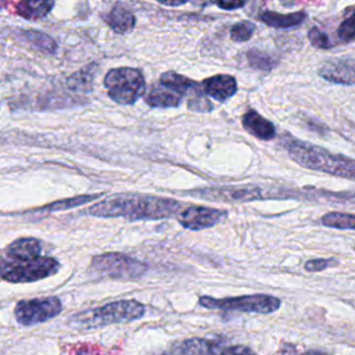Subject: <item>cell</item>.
<instances>
[{
	"instance_id": "cell-26",
	"label": "cell",
	"mask_w": 355,
	"mask_h": 355,
	"mask_svg": "<svg viewBox=\"0 0 355 355\" xmlns=\"http://www.w3.org/2000/svg\"><path fill=\"white\" fill-rule=\"evenodd\" d=\"M254 31H255V25L252 22L240 21L230 28V39L233 42H239V43L247 42L251 39Z\"/></svg>"
},
{
	"instance_id": "cell-4",
	"label": "cell",
	"mask_w": 355,
	"mask_h": 355,
	"mask_svg": "<svg viewBox=\"0 0 355 355\" xmlns=\"http://www.w3.org/2000/svg\"><path fill=\"white\" fill-rule=\"evenodd\" d=\"M104 86L111 100L128 105L135 104L144 94L146 80L140 69L119 67L107 72Z\"/></svg>"
},
{
	"instance_id": "cell-13",
	"label": "cell",
	"mask_w": 355,
	"mask_h": 355,
	"mask_svg": "<svg viewBox=\"0 0 355 355\" xmlns=\"http://www.w3.org/2000/svg\"><path fill=\"white\" fill-rule=\"evenodd\" d=\"M243 128L254 137L259 140H272L276 136L275 125L258 114L255 110H248L241 118Z\"/></svg>"
},
{
	"instance_id": "cell-18",
	"label": "cell",
	"mask_w": 355,
	"mask_h": 355,
	"mask_svg": "<svg viewBox=\"0 0 355 355\" xmlns=\"http://www.w3.org/2000/svg\"><path fill=\"white\" fill-rule=\"evenodd\" d=\"M305 18H306V12L302 10L295 12H288V14H280L276 11H263L259 14V19L263 24L277 29H287V28L297 26Z\"/></svg>"
},
{
	"instance_id": "cell-29",
	"label": "cell",
	"mask_w": 355,
	"mask_h": 355,
	"mask_svg": "<svg viewBox=\"0 0 355 355\" xmlns=\"http://www.w3.org/2000/svg\"><path fill=\"white\" fill-rule=\"evenodd\" d=\"M308 40L311 42V44L313 47H318V49H322V50L333 47V44L330 43L329 36L324 32H322L319 28H316V26H312L308 31Z\"/></svg>"
},
{
	"instance_id": "cell-11",
	"label": "cell",
	"mask_w": 355,
	"mask_h": 355,
	"mask_svg": "<svg viewBox=\"0 0 355 355\" xmlns=\"http://www.w3.org/2000/svg\"><path fill=\"white\" fill-rule=\"evenodd\" d=\"M319 76L336 85H355V58H330L320 64Z\"/></svg>"
},
{
	"instance_id": "cell-22",
	"label": "cell",
	"mask_w": 355,
	"mask_h": 355,
	"mask_svg": "<svg viewBox=\"0 0 355 355\" xmlns=\"http://www.w3.org/2000/svg\"><path fill=\"white\" fill-rule=\"evenodd\" d=\"M179 355H218V347L205 338H187L183 341Z\"/></svg>"
},
{
	"instance_id": "cell-17",
	"label": "cell",
	"mask_w": 355,
	"mask_h": 355,
	"mask_svg": "<svg viewBox=\"0 0 355 355\" xmlns=\"http://www.w3.org/2000/svg\"><path fill=\"white\" fill-rule=\"evenodd\" d=\"M104 21L115 33H128L133 31L136 25L135 15L121 4L114 6L108 14L104 15Z\"/></svg>"
},
{
	"instance_id": "cell-33",
	"label": "cell",
	"mask_w": 355,
	"mask_h": 355,
	"mask_svg": "<svg viewBox=\"0 0 355 355\" xmlns=\"http://www.w3.org/2000/svg\"><path fill=\"white\" fill-rule=\"evenodd\" d=\"M184 3H186V0H183V1H159V4L168 6V7H176V6H182Z\"/></svg>"
},
{
	"instance_id": "cell-3",
	"label": "cell",
	"mask_w": 355,
	"mask_h": 355,
	"mask_svg": "<svg viewBox=\"0 0 355 355\" xmlns=\"http://www.w3.org/2000/svg\"><path fill=\"white\" fill-rule=\"evenodd\" d=\"M144 312L146 308L141 302L136 300H119L79 312L71 318L69 323L76 329H97L140 319Z\"/></svg>"
},
{
	"instance_id": "cell-8",
	"label": "cell",
	"mask_w": 355,
	"mask_h": 355,
	"mask_svg": "<svg viewBox=\"0 0 355 355\" xmlns=\"http://www.w3.org/2000/svg\"><path fill=\"white\" fill-rule=\"evenodd\" d=\"M62 304L57 297L22 300L14 308L15 319L22 326H33L60 315Z\"/></svg>"
},
{
	"instance_id": "cell-36",
	"label": "cell",
	"mask_w": 355,
	"mask_h": 355,
	"mask_svg": "<svg viewBox=\"0 0 355 355\" xmlns=\"http://www.w3.org/2000/svg\"><path fill=\"white\" fill-rule=\"evenodd\" d=\"M354 251H355V247H354Z\"/></svg>"
},
{
	"instance_id": "cell-35",
	"label": "cell",
	"mask_w": 355,
	"mask_h": 355,
	"mask_svg": "<svg viewBox=\"0 0 355 355\" xmlns=\"http://www.w3.org/2000/svg\"><path fill=\"white\" fill-rule=\"evenodd\" d=\"M1 261H3V259H1V255H0V263H1Z\"/></svg>"
},
{
	"instance_id": "cell-19",
	"label": "cell",
	"mask_w": 355,
	"mask_h": 355,
	"mask_svg": "<svg viewBox=\"0 0 355 355\" xmlns=\"http://www.w3.org/2000/svg\"><path fill=\"white\" fill-rule=\"evenodd\" d=\"M97 67L96 64H90L83 67L82 69H79L78 72L72 73L68 79H67V87L72 92H78V93H89L93 89V80H94V75H96Z\"/></svg>"
},
{
	"instance_id": "cell-27",
	"label": "cell",
	"mask_w": 355,
	"mask_h": 355,
	"mask_svg": "<svg viewBox=\"0 0 355 355\" xmlns=\"http://www.w3.org/2000/svg\"><path fill=\"white\" fill-rule=\"evenodd\" d=\"M337 37L343 43H348L355 39V11L340 24L337 29Z\"/></svg>"
},
{
	"instance_id": "cell-24",
	"label": "cell",
	"mask_w": 355,
	"mask_h": 355,
	"mask_svg": "<svg viewBox=\"0 0 355 355\" xmlns=\"http://www.w3.org/2000/svg\"><path fill=\"white\" fill-rule=\"evenodd\" d=\"M322 223L327 227L341 230H355V215L348 212H327L322 216Z\"/></svg>"
},
{
	"instance_id": "cell-14",
	"label": "cell",
	"mask_w": 355,
	"mask_h": 355,
	"mask_svg": "<svg viewBox=\"0 0 355 355\" xmlns=\"http://www.w3.org/2000/svg\"><path fill=\"white\" fill-rule=\"evenodd\" d=\"M183 97L161 83H155L144 94V101L151 108H176L180 105Z\"/></svg>"
},
{
	"instance_id": "cell-15",
	"label": "cell",
	"mask_w": 355,
	"mask_h": 355,
	"mask_svg": "<svg viewBox=\"0 0 355 355\" xmlns=\"http://www.w3.org/2000/svg\"><path fill=\"white\" fill-rule=\"evenodd\" d=\"M42 244L33 237H21L14 240L7 248L6 255L11 261H31L40 257Z\"/></svg>"
},
{
	"instance_id": "cell-31",
	"label": "cell",
	"mask_w": 355,
	"mask_h": 355,
	"mask_svg": "<svg viewBox=\"0 0 355 355\" xmlns=\"http://www.w3.org/2000/svg\"><path fill=\"white\" fill-rule=\"evenodd\" d=\"M220 355H255L248 347L244 345H233L226 348Z\"/></svg>"
},
{
	"instance_id": "cell-6",
	"label": "cell",
	"mask_w": 355,
	"mask_h": 355,
	"mask_svg": "<svg viewBox=\"0 0 355 355\" xmlns=\"http://www.w3.org/2000/svg\"><path fill=\"white\" fill-rule=\"evenodd\" d=\"M198 304L208 309L272 313L280 308L282 301L277 297L269 294H250L227 298H214L209 295H201L198 298Z\"/></svg>"
},
{
	"instance_id": "cell-9",
	"label": "cell",
	"mask_w": 355,
	"mask_h": 355,
	"mask_svg": "<svg viewBox=\"0 0 355 355\" xmlns=\"http://www.w3.org/2000/svg\"><path fill=\"white\" fill-rule=\"evenodd\" d=\"M229 216L226 209H218L204 205H190L182 208L176 215L178 222L189 230H202L212 227L220 222H223Z\"/></svg>"
},
{
	"instance_id": "cell-10",
	"label": "cell",
	"mask_w": 355,
	"mask_h": 355,
	"mask_svg": "<svg viewBox=\"0 0 355 355\" xmlns=\"http://www.w3.org/2000/svg\"><path fill=\"white\" fill-rule=\"evenodd\" d=\"M186 194L208 198L212 201H257L268 198V194L257 186H227V187H209Z\"/></svg>"
},
{
	"instance_id": "cell-30",
	"label": "cell",
	"mask_w": 355,
	"mask_h": 355,
	"mask_svg": "<svg viewBox=\"0 0 355 355\" xmlns=\"http://www.w3.org/2000/svg\"><path fill=\"white\" fill-rule=\"evenodd\" d=\"M338 265V259L336 258H316V259H309L305 262L304 268L308 272H320L327 268H333Z\"/></svg>"
},
{
	"instance_id": "cell-1",
	"label": "cell",
	"mask_w": 355,
	"mask_h": 355,
	"mask_svg": "<svg viewBox=\"0 0 355 355\" xmlns=\"http://www.w3.org/2000/svg\"><path fill=\"white\" fill-rule=\"evenodd\" d=\"M182 208V202L172 198L123 193L98 201L86 211L97 218H125L135 222L176 218Z\"/></svg>"
},
{
	"instance_id": "cell-28",
	"label": "cell",
	"mask_w": 355,
	"mask_h": 355,
	"mask_svg": "<svg viewBox=\"0 0 355 355\" xmlns=\"http://www.w3.org/2000/svg\"><path fill=\"white\" fill-rule=\"evenodd\" d=\"M187 107L191 111H198V112H209L214 110V105L211 104V101L207 98V96L204 94V92L196 93L194 96L189 97L187 100Z\"/></svg>"
},
{
	"instance_id": "cell-25",
	"label": "cell",
	"mask_w": 355,
	"mask_h": 355,
	"mask_svg": "<svg viewBox=\"0 0 355 355\" xmlns=\"http://www.w3.org/2000/svg\"><path fill=\"white\" fill-rule=\"evenodd\" d=\"M247 60L252 68L262 69V71H270L279 64V58L266 53L261 51L258 49H251L247 53Z\"/></svg>"
},
{
	"instance_id": "cell-20",
	"label": "cell",
	"mask_w": 355,
	"mask_h": 355,
	"mask_svg": "<svg viewBox=\"0 0 355 355\" xmlns=\"http://www.w3.org/2000/svg\"><path fill=\"white\" fill-rule=\"evenodd\" d=\"M53 7H54V1H47V0L19 1L17 4V14L26 19H39L46 17Z\"/></svg>"
},
{
	"instance_id": "cell-21",
	"label": "cell",
	"mask_w": 355,
	"mask_h": 355,
	"mask_svg": "<svg viewBox=\"0 0 355 355\" xmlns=\"http://www.w3.org/2000/svg\"><path fill=\"white\" fill-rule=\"evenodd\" d=\"M19 33H21V37L24 40L31 43L36 50H39L42 53L54 54L57 51L55 40L51 36H49V35L43 33V32L28 29V31H21Z\"/></svg>"
},
{
	"instance_id": "cell-34",
	"label": "cell",
	"mask_w": 355,
	"mask_h": 355,
	"mask_svg": "<svg viewBox=\"0 0 355 355\" xmlns=\"http://www.w3.org/2000/svg\"><path fill=\"white\" fill-rule=\"evenodd\" d=\"M302 355H326L324 352H320V351H306L305 354Z\"/></svg>"
},
{
	"instance_id": "cell-2",
	"label": "cell",
	"mask_w": 355,
	"mask_h": 355,
	"mask_svg": "<svg viewBox=\"0 0 355 355\" xmlns=\"http://www.w3.org/2000/svg\"><path fill=\"white\" fill-rule=\"evenodd\" d=\"M282 144L288 153L290 158L306 169L355 180V159L352 158L331 154L323 147L302 141L300 139H293L290 136L282 140Z\"/></svg>"
},
{
	"instance_id": "cell-23",
	"label": "cell",
	"mask_w": 355,
	"mask_h": 355,
	"mask_svg": "<svg viewBox=\"0 0 355 355\" xmlns=\"http://www.w3.org/2000/svg\"><path fill=\"white\" fill-rule=\"evenodd\" d=\"M101 197V193L100 194H83V196H76V197H71V198H65V200H60L57 202H51L49 205H44V207H40V208H36L35 211L32 212H55V211H67L69 208H73V207H79V205H83L94 198H98Z\"/></svg>"
},
{
	"instance_id": "cell-12",
	"label": "cell",
	"mask_w": 355,
	"mask_h": 355,
	"mask_svg": "<svg viewBox=\"0 0 355 355\" xmlns=\"http://www.w3.org/2000/svg\"><path fill=\"white\" fill-rule=\"evenodd\" d=\"M201 89L205 96H209L220 103L226 101L237 92V82L232 75H214L201 82Z\"/></svg>"
},
{
	"instance_id": "cell-7",
	"label": "cell",
	"mask_w": 355,
	"mask_h": 355,
	"mask_svg": "<svg viewBox=\"0 0 355 355\" xmlns=\"http://www.w3.org/2000/svg\"><path fill=\"white\" fill-rule=\"evenodd\" d=\"M92 269L111 279H137L147 270V265L121 252H105L92 258Z\"/></svg>"
},
{
	"instance_id": "cell-32",
	"label": "cell",
	"mask_w": 355,
	"mask_h": 355,
	"mask_svg": "<svg viewBox=\"0 0 355 355\" xmlns=\"http://www.w3.org/2000/svg\"><path fill=\"white\" fill-rule=\"evenodd\" d=\"M215 4L223 10H233V8H240L245 6V1H218Z\"/></svg>"
},
{
	"instance_id": "cell-5",
	"label": "cell",
	"mask_w": 355,
	"mask_h": 355,
	"mask_svg": "<svg viewBox=\"0 0 355 355\" xmlns=\"http://www.w3.org/2000/svg\"><path fill=\"white\" fill-rule=\"evenodd\" d=\"M58 269L60 262L51 257H39L31 261H1L0 279L11 283H31L53 276Z\"/></svg>"
},
{
	"instance_id": "cell-16",
	"label": "cell",
	"mask_w": 355,
	"mask_h": 355,
	"mask_svg": "<svg viewBox=\"0 0 355 355\" xmlns=\"http://www.w3.org/2000/svg\"><path fill=\"white\" fill-rule=\"evenodd\" d=\"M162 86H166L169 87L171 90L176 92L178 94H180L182 97L183 96H194L196 93H200L202 92L201 89V83L187 78V76H183L175 71H166L164 72L161 76H159V82Z\"/></svg>"
}]
</instances>
